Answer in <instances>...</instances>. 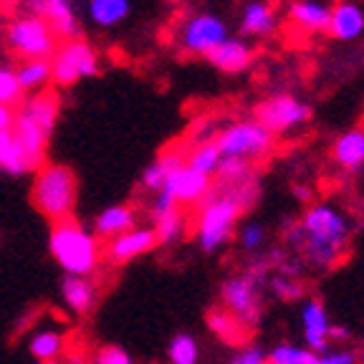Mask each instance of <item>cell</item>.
Returning a JSON list of instances; mask_svg holds the SVG:
<instances>
[{"label":"cell","instance_id":"1","mask_svg":"<svg viewBox=\"0 0 364 364\" xmlns=\"http://www.w3.org/2000/svg\"><path fill=\"white\" fill-rule=\"evenodd\" d=\"M301 243L296 256L314 271H329L347 256L354 233V220L341 205L331 200L311 203L296 220Z\"/></svg>","mask_w":364,"mask_h":364},{"label":"cell","instance_id":"2","mask_svg":"<svg viewBox=\"0 0 364 364\" xmlns=\"http://www.w3.org/2000/svg\"><path fill=\"white\" fill-rule=\"evenodd\" d=\"M253 198H256V190L235 193V190H223L213 185L210 195L198 205V215H195V240L205 256H215L233 240L240 215L253 203Z\"/></svg>","mask_w":364,"mask_h":364},{"label":"cell","instance_id":"3","mask_svg":"<svg viewBox=\"0 0 364 364\" xmlns=\"http://www.w3.org/2000/svg\"><path fill=\"white\" fill-rule=\"evenodd\" d=\"M48 250L66 276H84V279H91L99 271L104 258L102 240L74 218L53 223L48 233Z\"/></svg>","mask_w":364,"mask_h":364},{"label":"cell","instance_id":"4","mask_svg":"<svg viewBox=\"0 0 364 364\" xmlns=\"http://www.w3.org/2000/svg\"><path fill=\"white\" fill-rule=\"evenodd\" d=\"M36 210L51 223L71 220L74 218L76 198H79V180L74 170L58 162H46L36 170L33 190H31Z\"/></svg>","mask_w":364,"mask_h":364},{"label":"cell","instance_id":"5","mask_svg":"<svg viewBox=\"0 0 364 364\" xmlns=\"http://www.w3.org/2000/svg\"><path fill=\"white\" fill-rule=\"evenodd\" d=\"M263 281H266V261L248 268L243 273L230 276L220 289L223 309L233 314L243 329H250V326H256L261 321Z\"/></svg>","mask_w":364,"mask_h":364},{"label":"cell","instance_id":"6","mask_svg":"<svg viewBox=\"0 0 364 364\" xmlns=\"http://www.w3.org/2000/svg\"><path fill=\"white\" fill-rule=\"evenodd\" d=\"M6 46L18 58L31 61V58H51L58 38L43 18L16 13L6 26Z\"/></svg>","mask_w":364,"mask_h":364},{"label":"cell","instance_id":"7","mask_svg":"<svg viewBox=\"0 0 364 364\" xmlns=\"http://www.w3.org/2000/svg\"><path fill=\"white\" fill-rule=\"evenodd\" d=\"M213 139H215L223 157L245 159V162L271 154L273 144H276V136L256 119L233 122V124H228L225 129L218 132V136H213Z\"/></svg>","mask_w":364,"mask_h":364},{"label":"cell","instance_id":"8","mask_svg":"<svg viewBox=\"0 0 364 364\" xmlns=\"http://www.w3.org/2000/svg\"><path fill=\"white\" fill-rule=\"evenodd\" d=\"M51 63V84L74 86L81 79H91L99 71V53L84 38L58 41L56 51L48 58Z\"/></svg>","mask_w":364,"mask_h":364},{"label":"cell","instance_id":"9","mask_svg":"<svg viewBox=\"0 0 364 364\" xmlns=\"http://www.w3.org/2000/svg\"><path fill=\"white\" fill-rule=\"evenodd\" d=\"M311 119V107L294 94H273L263 99L256 109V122H261L273 136L276 134H291L301 129Z\"/></svg>","mask_w":364,"mask_h":364},{"label":"cell","instance_id":"10","mask_svg":"<svg viewBox=\"0 0 364 364\" xmlns=\"http://www.w3.org/2000/svg\"><path fill=\"white\" fill-rule=\"evenodd\" d=\"M228 23L215 13H193L180 23L177 28V43L182 51L193 56H208L213 48L228 38Z\"/></svg>","mask_w":364,"mask_h":364},{"label":"cell","instance_id":"11","mask_svg":"<svg viewBox=\"0 0 364 364\" xmlns=\"http://www.w3.org/2000/svg\"><path fill=\"white\" fill-rule=\"evenodd\" d=\"M26 13L43 18L58 41L81 38V21L76 16L74 0H26Z\"/></svg>","mask_w":364,"mask_h":364},{"label":"cell","instance_id":"12","mask_svg":"<svg viewBox=\"0 0 364 364\" xmlns=\"http://www.w3.org/2000/svg\"><path fill=\"white\" fill-rule=\"evenodd\" d=\"M299 324H301V339L304 347L311 352H326L331 344V316L326 311V304L316 296H306L299 309Z\"/></svg>","mask_w":364,"mask_h":364},{"label":"cell","instance_id":"13","mask_svg":"<svg viewBox=\"0 0 364 364\" xmlns=\"http://www.w3.org/2000/svg\"><path fill=\"white\" fill-rule=\"evenodd\" d=\"M157 248V235L149 225H134L127 233L117 235V238L104 243V258L112 266H124V263L134 261V258L144 256L149 250Z\"/></svg>","mask_w":364,"mask_h":364},{"label":"cell","instance_id":"14","mask_svg":"<svg viewBox=\"0 0 364 364\" xmlns=\"http://www.w3.org/2000/svg\"><path fill=\"white\" fill-rule=\"evenodd\" d=\"M213 190L210 177L200 175L193 167L182 165L167 177L165 193L177 203V208H198Z\"/></svg>","mask_w":364,"mask_h":364},{"label":"cell","instance_id":"15","mask_svg":"<svg viewBox=\"0 0 364 364\" xmlns=\"http://www.w3.org/2000/svg\"><path fill=\"white\" fill-rule=\"evenodd\" d=\"M58 112H61V102H58V94L53 89L36 91V94H26L23 102L16 107V114L23 119L33 122L36 127L51 134L53 127H56Z\"/></svg>","mask_w":364,"mask_h":364},{"label":"cell","instance_id":"16","mask_svg":"<svg viewBox=\"0 0 364 364\" xmlns=\"http://www.w3.org/2000/svg\"><path fill=\"white\" fill-rule=\"evenodd\" d=\"M286 18L301 33H326L329 31L331 6L326 0H291Z\"/></svg>","mask_w":364,"mask_h":364},{"label":"cell","instance_id":"17","mask_svg":"<svg viewBox=\"0 0 364 364\" xmlns=\"http://www.w3.org/2000/svg\"><path fill=\"white\" fill-rule=\"evenodd\" d=\"M208 61L223 71V74H240L250 66L253 61V48L245 38H238V36H228L218 48H213L208 53Z\"/></svg>","mask_w":364,"mask_h":364},{"label":"cell","instance_id":"18","mask_svg":"<svg viewBox=\"0 0 364 364\" xmlns=\"http://www.w3.org/2000/svg\"><path fill=\"white\" fill-rule=\"evenodd\" d=\"M331 38L336 41H357L364 33V8L354 0H341L336 6H331L329 18V31Z\"/></svg>","mask_w":364,"mask_h":364},{"label":"cell","instance_id":"19","mask_svg":"<svg viewBox=\"0 0 364 364\" xmlns=\"http://www.w3.org/2000/svg\"><path fill=\"white\" fill-rule=\"evenodd\" d=\"M97 284L84 276H63L61 281V299L63 306L76 316H86L91 309L97 306Z\"/></svg>","mask_w":364,"mask_h":364},{"label":"cell","instance_id":"20","mask_svg":"<svg viewBox=\"0 0 364 364\" xmlns=\"http://www.w3.org/2000/svg\"><path fill=\"white\" fill-rule=\"evenodd\" d=\"M134 225H136V210L132 208V205H109V208H104V210L97 215L91 233L107 243V240L127 233V230Z\"/></svg>","mask_w":364,"mask_h":364},{"label":"cell","instance_id":"21","mask_svg":"<svg viewBox=\"0 0 364 364\" xmlns=\"http://www.w3.org/2000/svg\"><path fill=\"white\" fill-rule=\"evenodd\" d=\"M276 11L266 0H250L240 13V31L250 38H266L276 31Z\"/></svg>","mask_w":364,"mask_h":364},{"label":"cell","instance_id":"22","mask_svg":"<svg viewBox=\"0 0 364 364\" xmlns=\"http://www.w3.org/2000/svg\"><path fill=\"white\" fill-rule=\"evenodd\" d=\"M336 167L344 172H359L364 167V129H347L344 134L336 136L334 147H331Z\"/></svg>","mask_w":364,"mask_h":364},{"label":"cell","instance_id":"23","mask_svg":"<svg viewBox=\"0 0 364 364\" xmlns=\"http://www.w3.org/2000/svg\"><path fill=\"white\" fill-rule=\"evenodd\" d=\"M213 177H215V188L223 190H235V193L256 190V185H253V162H245V159L223 157Z\"/></svg>","mask_w":364,"mask_h":364},{"label":"cell","instance_id":"24","mask_svg":"<svg viewBox=\"0 0 364 364\" xmlns=\"http://www.w3.org/2000/svg\"><path fill=\"white\" fill-rule=\"evenodd\" d=\"M182 165H185V152H182V149H167V152H162L154 162H149V165L144 167L142 188L152 195L162 193L167 185V177Z\"/></svg>","mask_w":364,"mask_h":364},{"label":"cell","instance_id":"25","mask_svg":"<svg viewBox=\"0 0 364 364\" xmlns=\"http://www.w3.org/2000/svg\"><path fill=\"white\" fill-rule=\"evenodd\" d=\"M28 352L36 357V362H56L66 352V334L51 326H41L28 339Z\"/></svg>","mask_w":364,"mask_h":364},{"label":"cell","instance_id":"26","mask_svg":"<svg viewBox=\"0 0 364 364\" xmlns=\"http://www.w3.org/2000/svg\"><path fill=\"white\" fill-rule=\"evenodd\" d=\"M13 74H16L23 94H36V91L48 89V84H51V63H48V58H31V61L18 63V68H13Z\"/></svg>","mask_w":364,"mask_h":364},{"label":"cell","instance_id":"27","mask_svg":"<svg viewBox=\"0 0 364 364\" xmlns=\"http://www.w3.org/2000/svg\"><path fill=\"white\" fill-rule=\"evenodd\" d=\"M86 11L94 26L99 28H114L129 18L132 11V0H89L86 3Z\"/></svg>","mask_w":364,"mask_h":364},{"label":"cell","instance_id":"28","mask_svg":"<svg viewBox=\"0 0 364 364\" xmlns=\"http://www.w3.org/2000/svg\"><path fill=\"white\" fill-rule=\"evenodd\" d=\"M220 159H223V154H220V149H218L215 139H208V142H198L185 154V165L213 180V175L218 172V165H220Z\"/></svg>","mask_w":364,"mask_h":364},{"label":"cell","instance_id":"29","mask_svg":"<svg viewBox=\"0 0 364 364\" xmlns=\"http://www.w3.org/2000/svg\"><path fill=\"white\" fill-rule=\"evenodd\" d=\"M152 230L157 235V245H175L188 233V215L182 213V208H177L170 215L159 218L152 225Z\"/></svg>","mask_w":364,"mask_h":364},{"label":"cell","instance_id":"30","mask_svg":"<svg viewBox=\"0 0 364 364\" xmlns=\"http://www.w3.org/2000/svg\"><path fill=\"white\" fill-rule=\"evenodd\" d=\"M208 326H210V331L218 336V339L228 341V344H235V341L243 339V326L238 324V318L233 316L230 311H225V309H210V314H208Z\"/></svg>","mask_w":364,"mask_h":364},{"label":"cell","instance_id":"31","mask_svg":"<svg viewBox=\"0 0 364 364\" xmlns=\"http://www.w3.org/2000/svg\"><path fill=\"white\" fill-rule=\"evenodd\" d=\"M268 362L271 364H316L318 362V352H311L304 344H276V347L268 352Z\"/></svg>","mask_w":364,"mask_h":364},{"label":"cell","instance_id":"32","mask_svg":"<svg viewBox=\"0 0 364 364\" xmlns=\"http://www.w3.org/2000/svg\"><path fill=\"white\" fill-rule=\"evenodd\" d=\"M167 359L170 364H198L200 362V344L193 334L180 331L172 336L170 347H167Z\"/></svg>","mask_w":364,"mask_h":364},{"label":"cell","instance_id":"33","mask_svg":"<svg viewBox=\"0 0 364 364\" xmlns=\"http://www.w3.org/2000/svg\"><path fill=\"white\" fill-rule=\"evenodd\" d=\"M268 291H271L279 301H286V304L304 301V299H306V286H304V281L286 279V276H279V273H273L271 279H268Z\"/></svg>","mask_w":364,"mask_h":364},{"label":"cell","instance_id":"34","mask_svg":"<svg viewBox=\"0 0 364 364\" xmlns=\"http://www.w3.org/2000/svg\"><path fill=\"white\" fill-rule=\"evenodd\" d=\"M235 233H238V243L245 253H261V250L266 248L268 228L263 225L261 220H248L245 225H240Z\"/></svg>","mask_w":364,"mask_h":364},{"label":"cell","instance_id":"35","mask_svg":"<svg viewBox=\"0 0 364 364\" xmlns=\"http://www.w3.org/2000/svg\"><path fill=\"white\" fill-rule=\"evenodd\" d=\"M23 97H26V94H23L21 86H18L13 68L0 66V104H6V107L16 109L18 104L23 102Z\"/></svg>","mask_w":364,"mask_h":364},{"label":"cell","instance_id":"36","mask_svg":"<svg viewBox=\"0 0 364 364\" xmlns=\"http://www.w3.org/2000/svg\"><path fill=\"white\" fill-rule=\"evenodd\" d=\"M172 210H177V203L165 193V190L152 195V200H149V218H152V223H157L159 218L170 215Z\"/></svg>","mask_w":364,"mask_h":364},{"label":"cell","instance_id":"37","mask_svg":"<svg viewBox=\"0 0 364 364\" xmlns=\"http://www.w3.org/2000/svg\"><path fill=\"white\" fill-rule=\"evenodd\" d=\"M91 364H134V359H132V354L127 352V349L122 347H104L97 352V359Z\"/></svg>","mask_w":364,"mask_h":364},{"label":"cell","instance_id":"38","mask_svg":"<svg viewBox=\"0 0 364 364\" xmlns=\"http://www.w3.org/2000/svg\"><path fill=\"white\" fill-rule=\"evenodd\" d=\"M230 364H268V354L256 344H245L233 354Z\"/></svg>","mask_w":364,"mask_h":364},{"label":"cell","instance_id":"39","mask_svg":"<svg viewBox=\"0 0 364 364\" xmlns=\"http://www.w3.org/2000/svg\"><path fill=\"white\" fill-rule=\"evenodd\" d=\"M316 364H357V354L347 347L326 349V352H318Z\"/></svg>","mask_w":364,"mask_h":364},{"label":"cell","instance_id":"40","mask_svg":"<svg viewBox=\"0 0 364 364\" xmlns=\"http://www.w3.org/2000/svg\"><path fill=\"white\" fill-rule=\"evenodd\" d=\"M304 271H306V263H304L299 256H286L284 261L276 266V273H279V276H286V279H299V281H301Z\"/></svg>","mask_w":364,"mask_h":364},{"label":"cell","instance_id":"41","mask_svg":"<svg viewBox=\"0 0 364 364\" xmlns=\"http://www.w3.org/2000/svg\"><path fill=\"white\" fill-rule=\"evenodd\" d=\"M11 147H13V132L11 129H0V165L6 162Z\"/></svg>","mask_w":364,"mask_h":364},{"label":"cell","instance_id":"42","mask_svg":"<svg viewBox=\"0 0 364 364\" xmlns=\"http://www.w3.org/2000/svg\"><path fill=\"white\" fill-rule=\"evenodd\" d=\"M13 122H16V109L0 104V129H11Z\"/></svg>","mask_w":364,"mask_h":364},{"label":"cell","instance_id":"43","mask_svg":"<svg viewBox=\"0 0 364 364\" xmlns=\"http://www.w3.org/2000/svg\"><path fill=\"white\" fill-rule=\"evenodd\" d=\"M329 339L331 341H344V339H349V329H344V326H339V324H331Z\"/></svg>","mask_w":364,"mask_h":364},{"label":"cell","instance_id":"44","mask_svg":"<svg viewBox=\"0 0 364 364\" xmlns=\"http://www.w3.org/2000/svg\"><path fill=\"white\" fill-rule=\"evenodd\" d=\"M294 193H296V198H301V200L311 198V190H309V188H294Z\"/></svg>","mask_w":364,"mask_h":364},{"label":"cell","instance_id":"45","mask_svg":"<svg viewBox=\"0 0 364 364\" xmlns=\"http://www.w3.org/2000/svg\"><path fill=\"white\" fill-rule=\"evenodd\" d=\"M26 0H0V6L3 8H18V6H23Z\"/></svg>","mask_w":364,"mask_h":364},{"label":"cell","instance_id":"46","mask_svg":"<svg viewBox=\"0 0 364 364\" xmlns=\"http://www.w3.org/2000/svg\"><path fill=\"white\" fill-rule=\"evenodd\" d=\"M36 364H56V362H36Z\"/></svg>","mask_w":364,"mask_h":364},{"label":"cell","instance_id":"47","mask_svg":"<svg viewBox=\"0 0 364 364\" xmlns=\"http://www.w3.org/2000/svg\"><path fill=\"white\" fill-rule=\"evenodd\" d=\"M268 364H271V362H268Z\"/></svg>","mask_w":364,"mask_h":364},{"label":"cell","instance_id":"48","mask_svg":"<svg viewBox=\"0 0 364 364\" xmlns=\"http://www.w3.org/2000/svg\"><path fill=\"white\" fill-rule=\"evenodd\" d=\"M79 364H81V362H79Z\"/></svg>","mask_w":364,"mask_h":364}]
</instances>
